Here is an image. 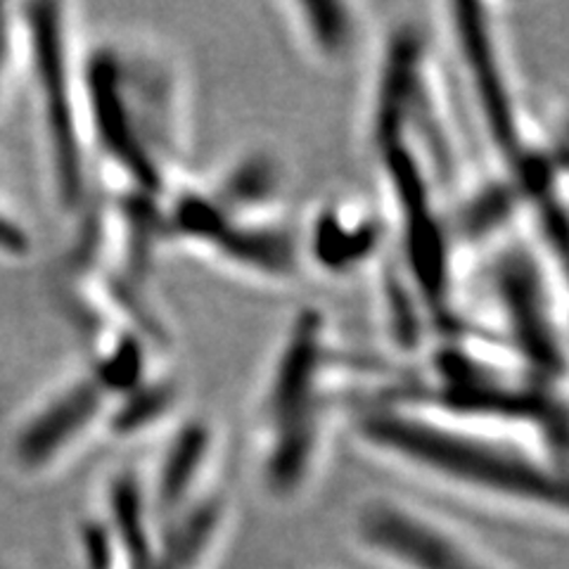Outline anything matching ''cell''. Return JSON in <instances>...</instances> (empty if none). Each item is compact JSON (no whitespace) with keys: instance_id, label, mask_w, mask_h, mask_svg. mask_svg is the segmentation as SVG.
<instances>
[{"instance_id":"obj_1","label":"cell","mask_w":569,"mask_h":569,"mask_svg":"<svg viewBox=\"0 0 569 569\" xmlns=\"http://www.w3.org/2000/svg\"><path fill=\"white\" fill-rule=\"evenodd\" d=\"M351 432L368 453L422 482L527 518L565 522L556 427L399 397L363 406Z\"/></svg>"},{"instance_id":"obj_2","label":"cell","mask_w":569,"mask_h":569,"mask_svg":"<svg viewBox=\"0 0 569 569\" xmlns=\"http://www.w3.org/2000/svg\"><path fill=\"white\" fill-rule=\"evenodd\" d=\"M93 157L123 198L169 204L181 188L190 119L183 71L150 39L107 43L83 58Z\"/></svg>"},{"instance_id":"obj_3","label":"cell","mask_w":569,"mask_h":569,"mask_svg":"<svg viewBox=\"0 0 569 569\" xmlns=\"http://www.w3.org/2000/svg\"><path fill=\"white\" fill-rule=\"evenodd\" d=\"M330 320L301 311L266 368L252 413L257 477L278 503L305 496L326 468L340 430L349 368Z\"/></svg>"},{"instance_id":"obj_4","label":"cell","mask_w":569,"mask_h":569,"mask_svg":"<svg viewBox=\"0 0 569 569\" xmlns=\"http://www.w3.org/2000/svg\"><path fill=\"white\" fill-rule=\"evenodd\" d=\"M20 22L50 186L64 211H79L91 192L96 157L77 22L64 3L20 6Z\"/></svg>"},{"instance_id":"obj_5","label":"cell","mask_w":569,"mask_h":569,"mask_svg":"<svg viewBox=\"0 0 569 569\" xmlns=\"http://www.w3.org/2000/svg\"><path fill=\"white\" fill-rule=\"evenodd\" d=\"M458 88L470 100L475 136L489 154V169L518 188L520 176L546 148L533 136L508 60L501 17L489 3H449L441 8Z\"/></svg>"},{"instance_id":"obj_6","label":"cell","mask_w":569,"mask_h":569,"mask_svg":"<svg viewBox=\"0 0 569 569\" xmlns=\"http://www.w3.org/2000/svg\"><path fill=\"white\" fill-rule=\"evenodd\" d=\"M119 401L91 366L74 372L17 422L10 441L12 462L27 475L58 468L96 437L112 432Z\"/></svg>"},{"instance_id":"obj_7","label":"cell","mask_w":569,"mask_h":569,"mask_svg":"<svg viewBox=\"0 0 569 569\" xmlns=\"http://www.w3.org/2000/svg\"><path fill=\"white\" fill-rule=\"evenodd\" d=\"M353 531L370 553L401 569H506L466 531L399 498H370Z\"/></svg>"},{"instance_id":"obj_8","label":"cell","mask_w":569,"mask_h":569,"mask_svg":"<svg viewBox=\"0 0 569 569\" xmlns=\"http://www.w3.org/2000/svg\"><path fill=\"white\" fill-rule=\"evenodd\" d=\"M387 236L382 213L363 200L342 198L316 211L307 230H301L305 261L318 269L347 273L378 254Z\"/></svg>"},{"instance_id":"obj_9","label":"cell","mask_w":569,"mask_h":569,"mask_svg":"<svg viewBox=\"0 0 569 569\" xmlns=\"http://www.w3.org/2000/svg\"><path fill=\"white\" fill-rule=\"evenodd\" d=\"M276 8L307 60L320 67H342L359 52L366 36L363 6L297 0Z\"/></svg>"},{"instance_id":"obj_10","label":"cell","mask_w":569,"mask_h":569,"mask_svg":"<svg viewBox=\"0 0 569 569\" xmlns=\"http://www.w3.org/2000/svg\"><path fill=\"white\" fill-rule=\"evenodd\" d=\"M22 60V22L20 6L0 3V102H3L10 79Z\"/></svg>"},{"instance_id":"obj_11","label":"cell","mask_w":569,"mask_h":569,"mask_svg":"<svg viewBox=\"0 0 569 569\" xmlns=\"http://www.w3.org/2000/svg\"><path fill=\"white\" fill-rule=\"evenodd\" d=\"M33 247L27 223L17 217V211L0 192V259H24Z\"/></svg>"}]
</instances>
